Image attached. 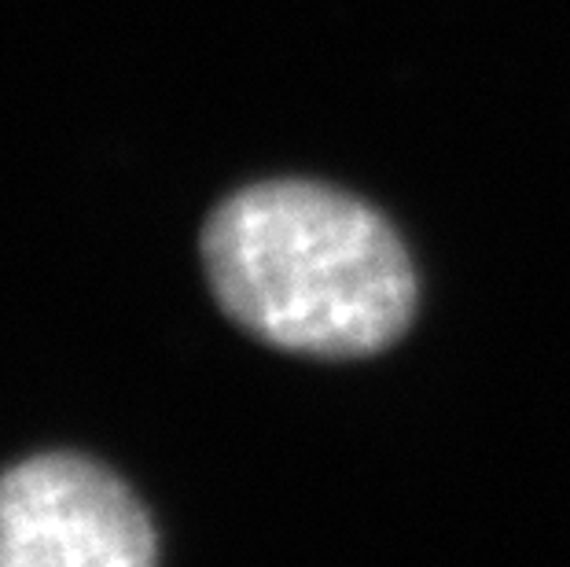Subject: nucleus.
<instances>
[{
  "mask_svg": "<svg viewBox=\"0 0 570 567\" xmlns=\"http://www.w3.org/2000/svg\"><path fill=\"white\" fill-rule=\"evenodd\" d=\"M203 273L254 340L306 358H368L416 317V273L394 225L317 180H258L203 225Z\"/></svg>",
  "mask_w": 570,
  "mask_h": 567,
  "instance_id": "1",
  "label": "nucleus"
},
{
  "mask_svg": "<svg viewBox=\"0 0 570 567\" xmlns=\"http://www.w3.org/2000/svg\"><path fill=\"white\" fill-rule=\"evenodd\" d=\"M0 567H159V535L111 468L33 453L0 472Z\"/></svg>",
  "mask_w": 570,
  "mask_h": 567,
  "instance_id": "2",
  "label": "nucleus"
}]
</instances>
